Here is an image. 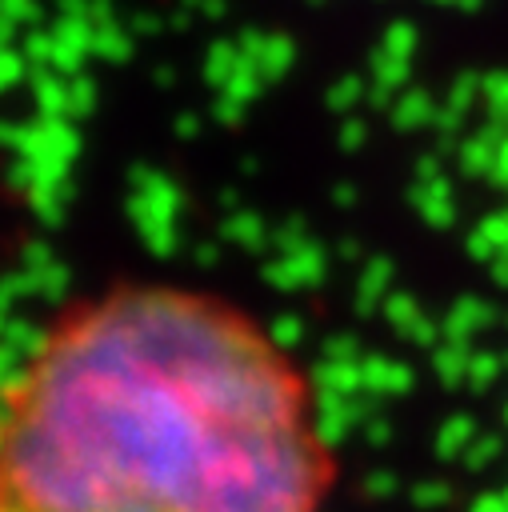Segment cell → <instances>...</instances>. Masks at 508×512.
<instances>
[{"label": "cell", "mask_w": 508, "mask_h": 512, "mask_svg": "<svg viewBox=\"0 0 508 512\" xmlns=\"http://www.w3.org/2000/svg\"><path fill=\"white\" fill-rule=\"evenodd\" d=\"M328 484L300 364L212 292L92 296L0 384V512H324Z\"/></svg>", "instance_id": "obj_1"}]
</instances>
